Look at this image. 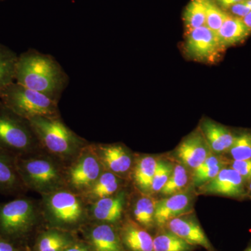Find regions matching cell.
<instances>
[{
	"label": "cell",
	"mask_w": 251,
	"mask_h": 251,
	"mask_svg": "<svg viewBox=\"0 0 251 251\" xmlns=\"http://www.w3.org/2000/svg\"><path fill=\"white\" fill-rule=\"evenodd\" d=\"M15 82L59 102L69 77L50 54L29 49L18 55Z\"/></svg>",
	"instance_id": "1"
},
{
	"label": "cell",
	"mask_w": 251,
	"mask_h": 251,
	"mask_svg": "<svg viewBox=\"0 0 251 251\" xmlns=\"http://www.w3.org/2000/svg\"><path fill=\"white\" fill-rule=\"evenodd\" d=\"M41 197L39 203L46 227L74 232L90 222L88 204L80 195L64 188Z\"/></svg>",
	"instance_id": "2"
},
{
	"label": "cell",
	"mask_w": 251,
	"mask_h": 251,
	"mask_svg": "<svg viewBox=\"0 0 251 251\" xmlns=\"http://www.w3.org/2000/svg\"><path fill=\"white\" fill-rule=\"evenodd\" d=\"M16 165L27 191L42 196L66 188L67 166L44 150L16 157Z\"/></svg>",
	"instance_id": "3"
},
{
	"label": "cell",
	"mask_w": 251,
	"mask_h": 251,
	"mask_svg": "<svg viewBox=\"0 0 251 251\" xmlns=\"http://www.w3.org/2000/svg\"><path fill=\"white\" fill-rule=\"evenodd\" d=\"M44 224L40 203L25 195L0 203V237L25 246L32 234Z\"/></svg>",
	"instance_id": "4"
},
{
	"label": "cell",
	"mask_w": 251,
	"mask_h": 251,
	"mask_svg": "<svg viewBox=\"0 0 251 251\" xmlns=\"http://www.w3.org/2000/svg\"><path fill=\"white\" fill-rule=\"evenodd\" d=\"M42 150L67 166L90 143L71 129L62 117L29 120Z\"/></svg>",
	"instance_id": "5"
},
{
	"label": "cell",
	"mask_w": 251,
	"mask_h": 251,
	"mask_svg": "<svg viewBox=\"0 0 251 251\" xmlns=\"http://www.w3.org/2000/svg\"><path fill=\"white\" fill-rule=\"evenodd\" d=\"M0 150L15 157L42 150L29 120L7 108L0 100Z\"/></svg>",
	"instance_id": "6"
},
{
	"label": "cell",
	"mask_w": 251,
	"mask_h": 251,
	"mask_svg": "<svg viewBox=\"0 0 251 251\" xmlns=\"http://www.w3.org/2000/svg\"><path fill=\"white\" fill-rule=\"evenodd\" d=\"M1 103L29 120L35 117H60L59 102L49 96L12 82L0 94Z\"/></svg>",
	"instance_id": "7"
},
{
	"label": "cell",
	"mask_w": 251,
	"mask_h": 251,
	"mask_svg": "<svg viewBox=\"0 0 251 251\" xmlns=\"http://www.w3.org/2000/svg\"><path fill=\"white\" fill-rule=\"evenodd\" d=\"M105 171L92 143L85 147L66 168V188L82 195Z\"/></svg>",
	"instance_id": "8"
},
{
	"label": "cell",
	"mask_w": 251,
	"mask_h": 251,
	"mask_svg": "<svg viewBox=\"0 0 251 251\" xmlns=\"http://www.w3.org/2000/svg\"><path fill=\"white\" fill-rule=\"evenodd\" d=\"M104 170L126 180L130 179L135 155L122 143H92Z\"/></svg>",
	"instance_id": "9"
},
{
	"label": "cell",
	"mask_w": 251,
	"mask_h": 251,
	"mask_svg": "<svg viewBox=\"0 0 251 251\" xmlns=\"http://www.w3.org/2000/svg\"><path fill=\"white\" fill-rule=\"evenodd\" d=\"M184 49L190 58L205 62L215 61L224 50L216 33L206 25L188 31Z\"/></svg>",
	"instance_id": "10"
},
{
	"label": "cell",
	"mask_w": 251,
	"mask_h": 251,
	"mask_svg": "<svg viewBox=\"0 0 251 251\" xmlns=\"http://www.w3.org/2000/svg\"><path fill=\"white\" fill-rule=\"evenodd\" d=\"M128 191L124 188L120 192L88 204L90 222L103 223L118 226L125 217L128 205Z\"/></svg>",
	"instance_id": "11"
},
{
	"label": "cell",
	"mask_w": 251,
	"mask_h": 251,
	"mask_svg": "<svg viewBox=\"0 0 251 251\" xmlns=\"http://www.w3.org/2000/svg\"><path fill=\"white\" fill-rule=\"evenodd\" d=\"M80 230L91 251H125L115 225L89 222Z\"/></svg>",
	"instance_id": "12"
},
{
	"label": "cell",
	"mask_w": 251,
	"mask_h": 251,
	"mask_svg": "<svg viewBox=\"0 0 251 251\" xmlns=\"http://www.w3.org/2000/svg\"><path fill=\"white\" fill-rule=\"evenodd\" d=\"M211 153L202 131L198 128L181 142L175 150V156L179 163L193 171Z\"/></svg>",
	"instance_id": "13"
},
{
	"label": "cell",
	"mask_w": 251,
	"mask_h": 251,
	"mask_svg": "<svg viewBox=\"0 0 251 251\" xmlns=\"http://www.w3.org/2000/svg\"><path fill=\"white\" fill-rule=\"evenodd\" d=\"M165 228L179 236L194 247L204 248L206 251H217L207 237L194 214H184L168 221Z\"/></svg>",
	"instance_id": "14"
},
{
	"label": "cell",
	"mask_w": 251,
	"mask_h": 251,
	"mask_svg": "<svg viewBox=\"0 0 251 251\" xmlns=\"http://www.w3.org/2000/svg\"><path fill=\"white\" fill-rule=\"evenodd\" d=\"M246 181L237 171L225 166L214 179L198 188V193L226 197H241L245 193Z\"/></svg>",
	"instance_id": "15"
},
{
	"label": "cell",
	"mask_w": 251,
	"mask_h": 251,
	"mask_svg": "<svg viewBox=\"0 0 251 251\" xmlns=\"http://www.w3.org/2000/svg\"><path fill=\"white\" fill-rule=\"evenodd\" d=\"M188 190L158 200L154 216L156 229L164 227L168 221L175 218L190 213L195 195Z\"/></svg>",
	"instance_id": "16"
},
{
	"label": "cell",
	"mask_w": 251,
	"mask_h": 251,
	"mask_svg": "<svg viewBox=\"0 0 251 251\" xmlns=\"http://www.w3.org/2000/svg\"><path fill=\"white\" fill-rule=\"evenodd\" d=\"M117 228L125 251H153V236L128 214Z\"/></svg>",
	"instance_id": "17"
},
{
	"label": "cell",
	"mask_w": 251,
	"mask_h": 251,
	"mask_svg": "<svg viewBox=\"0 0 251 251\" xmlns=\"http://www.w3.org/2000/svg\"><path fill=\"white\" fill-rule=\"evenodd\" d=\"M27 191L18 173L16 157L0 150V193L17 197Z\"/></svg>",
	"instance_id": "18"
},
{
	"label": "cell",
	"mask_w": 251,
	"mask_h": 251,
	"mask_svg": "<svg viewBox=\"0 0 251 251\" xmlns=\"http://www.w3.org/2000/svg\"><path fill=\"white\" fill-rule=\"evenodd\" d=\"M204 138L213 153L221 155L227 153L232 147L236 134L221 124L204 119L201 124V128Z\"/></svg>",
	"instance_id": "19"
},
{
	"label": "cell",
	"mask_w": 251,
	"mask_h": 251,
	"mask_svg": "<svg viewBox=\"0 0 251 251\" xmlns=\"http://www.w3.org/2000/svg\"><path fill=\"white\" fill-rule=\"evenodd\" d=\"M135 196L129 201L130 214H127L149 232L156 229L154 216L158 200L139 191Z\"/></svg>",
	"instance_id": "20"
},
{
	"label": "cell",
	"mask_w": 251,
	"mask_h": 251,
	"mask_svg": "<svg viewBox=\"0 0 251 251\" xmlns=\"http://www.w3.org/2000/svg\"><path fill=\"white\" fill-rule=\"evenodd\" d=\"M77 240L74 232L46 227L36 233L31 251H63Z\"/></svg>",
	"instance_id": "21"
},
{
	"label": "cell",
	"mask_w": 251,
	"mask_h": 251,
	"mask_svg": "<svg viewBox=\"0 0 251 251\" xmlns=\"http://www.w3.org/2000/svg\"><path fill=\"white\" fill-rule=\"evenodd\" d=\"M158 159L151 155H135L130 179L139 192L150 195Z\"/></svg>",
	"instance_id": "22"
},
{
	"label": "cell",
	"mask_w": 251,
	"mask_h": 251,
	"mask_svg": "<svg viewBox=\"0 0 251 251\" xmlns=\"http://www.w3.org/2000/svg\"><path fill=\"white\" fill-rule=\"evenodd\" d=\"M126 181L113 173L105 171L92 187L81 196L87 204H91L120 192L125 188Z\"/></svg>",
	"instance_id": "23"
},
{
	"label": "cell",
	"mask_w": 251,
	"mask_h": 251,
	"mask_svg": "<svg viewBox=\"0 0 251 251\" xmlns=\"http://www.w3.org/2000/svg\"><path fill=\"white\" fill-rule=\"evenodd\" d=\"M251 34V31L241 18L228 14L216 35L220 46L225 49L245 40Z\"/></svg>",
	"instance_id": "24"
},
{
	"label": "cell",
	"mask_w": 251,
	"mask_h": 251,
	"mask_svg": "<svg viewBox=\"0 0 251 251\" xmlns=\"http://www.w3.org/2000/svg\"><path fill=\"white\" fill-rule=\"evenodd\" d=\"M156 230L153 236V251H194L197 248L165 227Z\"/></svg>",
	"instance_id": "25"
},
{
	"label": "cell",
	"mask_w": 251,
	"mask_h": 251,
	"mask_svg": "<svg viewBox=\"0 0 251 251\" xmlns=\"http://www.w3.org/2000/svg\"><path fill=\"white\" fill-rule=\"evenodd\" d=\"M18 55L0 43V94L15 82Z\"/></svg>",
	"instance_id": "26"
},
{
	"label": "cell",
	"mask_w": 251,
	"mask_h": 251,
	"mask_svg": "<svg viewBox=\"0 0 251 251\" xmlns=\"http://www.w3.org/2000/svg\"><path fill=\"white\" fill-rule=\"evenodd\" d=\"M190 182L191 183V173L189 170L181 163H176L174 165L171 177L159 193L163 197H168L183 192L188 190Z\"/></svg>",
	"instance_id": "27"
},
{
	"label": "cell",
	"mask_w": 251,
	"mask_h": 251,
	"mask_svg": "<svg viewBox=\"0 0 251 251\" xmlns=\"http://www.w3.org/2000/svg\"><path fill=\"white\" fill-rule=\"evenodd\" d=\"M184 22L188 31L206 25L205 9L203 0H191L184 13Z\"/></svg>",
	"instance_id": "28"
},
{
	"label": "cell",
	"mask_w": 251,
	"mask_h": 251,
	"mask_svg": "<svg viewBox=\"0 0 251 251\" xmlns=\"http://www.w3.org/2000/svg\"><path fill=\"white\" fill-rule=\"evenodd\" d=\"M227 153L233 161L251 159V132L236 135L234 143Z\"/></svg>",
	"instance_id": "29"
},
{
	"label": "cell",
	"mask_w": 251,
	"mask_h": 251,
	"mask_svg": "<svg viewBox=\"0 0 251 251\" xmlns=\"http://www.w3.org/2000/svg\"><path fill=\"white\" fill-rule=\"evenodd\" d=\"M203 2L205 9L206 26L217 33L228 14L216 4L215 0H203Z\"/></svg>",
	"instance_id": "30"
},
{
	"label": "cell",
	"mask_w": 251,
	"mask_h": 251,
	"mask_svg": "<svg viewBox=\"0 0 251 251\" xmlns=\"http://www.w3.org/2000/svg\"><path fill=\"white\" fill-rule=\"evenodd\" d=\"M174 165L171 161L166 159H158L156 172L153 176L152 184H151L150 196L159 193L167 181L171 177L173 173Z\"/></svg>",
	"instance_id": "31"
},
{
	"label": "cell",
	"mask_w": 251,
	"mask_h": 251,
	"mask_svg": "<svg viewBox=\"0 0 251 251\" xmlns=\"http://www.w3.org/2000/svg\"><path fill=\"white\" fill-rule=\"evenodd\" d=\"M229 167L237 171L242 176L244 181H249L251 179V159L242 161H233L229 163Z\"/></svg>",
	"instance_id": "32"
},
{
	"label": "cell",
	"mask_w": 251,
	"mask_h": 251,
	"mask_svg": "<svg viewBox=\"0 0 251 251\" xmlns=\"http://www.w3.org/2000/svg\"><path fill=\"white\" fill-rule=\"evenodd\" d=\"M227 11H228L227 14L231 16L242 19L251 11V0H243L229 7Z\"/></svg>",
	"instance_id": "33"
},
{
	"label": "cell",
	"mask_w": 251,
	"mask_h": 251,
	"mask_svg": "<svg viewBox=\"0 0 251 251\" xmlns=\"http://www.w3.org/2000/svg\"><path fill=\"white\" fill-rule=\"evenodd\" d=\"M0 251H27V249L25 245L0 237Z\"/></svg>",
	"instance_id": "34"
},
{
	"label": "cell",
	"mask_w": 251,
	"mask_h": 251,
	"mask_svg": "<svg viewBox=\"0 0 251 251\" xmlns=\"http://www.w3.org/2000/svg\"><path fill=\"white\" fill-rule=\"evenodd\" d=\"M63 251H91V250L85 242L77 240L74 244L66 248Z\"/></svg>",
	"instance_id": "35"
},
{
	"label": "cell",
	"mask_w": 251,
	"mask_h": 251,
	"mask_svg": "<svg viewBox=\"0 0 251 251\" xmlns=\"http://www.w3.org/2000/svg\"><path fill=\"white\" fill-rule=\"evenodd\" d=\"M242 1L243 0H215L216 4L226 11L231 6Z\"/></svg>",
	"instance_id": "36"
},
{
	"label": "cell",
	"mask_w": 251,
	"mask_h": 251,
	"mask_svg": "<svg viewBox=\"0 0 251 251\" xmlns=\"http://www.w3.org/2000/svg\"><path fill=\"white\" fill-rule=\"evenodd\" d=\"M242 20L244 24H245L247 27L251 31V11L245 17L243 18Z\"/></svg>",
	"instance_id": "37"
},
{
	"label": "cell",
	"mask_w": 251,
	"mask_h": 251,
	"mask_svg": "<svg viewBox=\"0 0 251 251\" xmlns=\"http://www.w3.org/2000/svg\"><path fill=\"white\" fill-rule=\"evenodd\" d=\"M244 251H251V244Z\"/></svg>",
	"instance_id": "38"
},
{
	"label": "cell",
	"mask_w": 251,
	"mask_h": 251,
	"mask_svg": "<svg viewBox=\"0 0 251 251\" xmlns=\"http://www.w3.org/2000/svg\"><path fill=\"white\" fill-rule=\"evenodd\" d=\"M249 188L251 192V179L249 180Z\"/></svg>",
	"instance_id": "39"
},
{
	"label": "cell",
	"mask_w": 251,
	"mask_h": 251,
	"mask_svg": "<svg viewBox=\"0 0 251 251\" xmlns=\"http://www.w3.org/2000/svg\"><path fill=\"white\" fill-rule=\"evenodd\" d=\"M251 179H250V180H251Z\"/></svg>",
	"instance_id": "40"
}]
</instances>
